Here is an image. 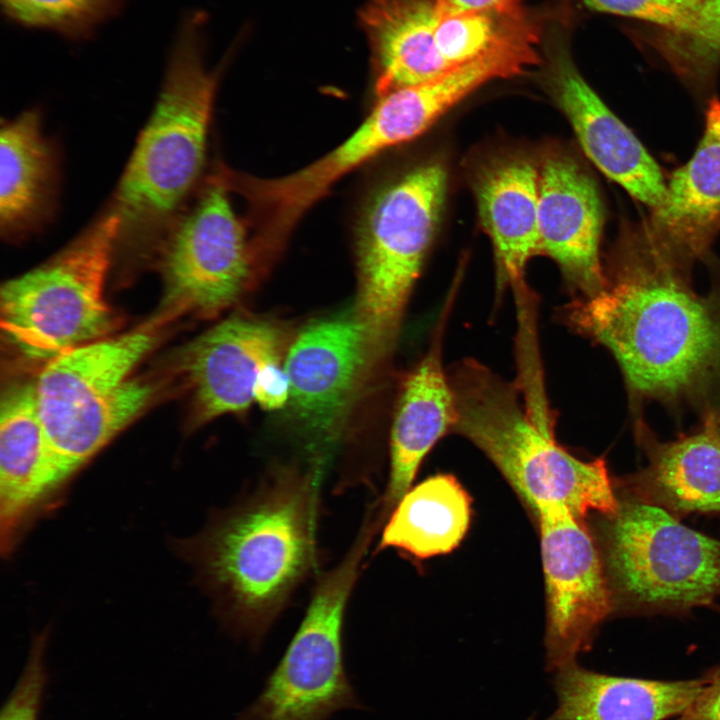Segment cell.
I'll use <instances>...</instances> for the list:
<instances>
[{
  "label": "cell",
  "instance_id": "cell-21",
  "mask_svg": "<svg viewBox=\"0 0 720 720\" xmlns=\"http://www.w3.org/2000/svg\"><path fill=\"white\" fill-rule=\"evenodd\" d=\"M644 440L648 464L621 480L626 496L676 517L720 514V433L711 424L670 442Z\"/></svg>",
  "mask_w": 720,
  "mask_h": 720
},
{
  "label": "cell",
  "instance_id": "cell-10",
  "mask_svg": "<svg viewBox=\"0 0 720 720\" xmlns=\"http://www.w3.org/2000/svg\"><path fill=\"white\" fill-rule=\"evenodd\" d=\"M447 187L438 163L418 167L383 187L357 234V314L379 353L390 348L432 242Z\"/></svg>",
  "mask_w": 720,
  "mask_h": 720
},
{
  "label": "cell",
  "instance_id": "cell-33",
  "mask_svg": "<svg viewBox=\"0 0 720 720\" xmlns=\"http://www.w3.org/2000/svg\"><path fill=\"white\" fill-rule=\"evenodd\" d=\"M705 421L711 424L720 433V409L709 413Z\"/></svg>",
  "mask_w": 720,
  "mask_h": 720
},
{
  "label": "cell",
  "instance_id": "cell-12",
  "mask_svg": "<svg viewBox=\"0 0 720 720\" xmlns=\"http://www.w3.org/2000/svg\"><path fill=\"white\" fill-rule=\"evenodd\" d=\"M375 351L378 354L357 312L313 322L287 350L288 402L308 438L313 463L322 468L339 441Z\"/></svg>",
  "mask_w": 720,
  "mask_h": 720
},
{
  "label": "cell",
  "instance_id": "cell-17",
  "mask_svg": "<svg viewBox=\"0 0 720 720\" xmlns=\"http://www.w3.org/2000/svg\"><path fill=\"white\" fill-rule=\"evenodd\" d=\"M554 72L555 96L588 158L650 211L658 208L667 181L655 159L567 56L557 57Z\"/></svg>",
  "mask_w": 720,
  "mask_h": 720
},
{
  "label": "cell",
  "instance_id": "cell-26",
  "mask_svg": "<svg viewBox=\"0 0 720 720\" xmlns=\"http://www.w3.org/2000/svg\"><path fill=\"white\" fill-rule=\"evenodd\" d=\"M666 40L664 55L696 92L706 96L720 62V0H702L692 31Z\"/></svg>",
  "mask_w": 720,
  "mask_h": 720
},
{
  "label": "cell",
  "instance_id": "cell-30",
  "mask_svg": "<svg viewBox=\"0 0 720 720\" xmlns=\"http://www.w3.org/2000/svg\"><path fill=\"white\" fill-rule=\"evenodd\" d=\"M703 687L695 700L671 720H720V664L703 675Z\"/></svg>",
  "mask_w": 720,
  "mask_h": 720
},
{
  "label": "cell",
  "instance_id": "cell-18",
  "mask_svg": "<svg viewBox=\"0 0 720 720\" xmlns=\"http://www.w3.org/2000/svg\"><path fill=\"white\" fill-rule=\"evenodd\" d=\"M433 343L404 379L394 410L390 434V469L386 488L372 509L384 525L411 488L418 469L437 441L452 431L456 411L452 386L441 351L445 315Z\"/></svg>",
  "mask_w": 720,
  "mask_h": 720
},
{
  "label": "cell",
  "instance_id": "cell-24",
  "mask_svg": "<svg viewBox=\"0 0 720 720\" xmlns=\"http://www.w3.org/2000/svg\"><path fill=\"white\" fill-rule=\"evenodd\" d=\"M376 66V94L417 85L451 69L440 56L434 0H368L360 12Z\"/></svg>",
  "mask_w": 720,
  "mask_h": 720
},
{
  "label": "cell",
  "instance_id": "cell-4",
  "mask_svg": "<svg viewBox=\"0 0 720 720\" xmlns=\"http://www.w3.org/2000/svg\"><path fill=\"white\" fill-rule=\"evenodd\" d=\"M449 375L456 417L452 428L496 466L537 517L566 509L577 518L613 515L619 508L603 458L583 461L554 440L545 420L532 417L515 385L473 359Z\"/></svg>",
  "mask_w": 720,
  "mask_h": 720
},
{
  "label": "cell",
  "instance_id": "cell-23",
  "mask_svg": "<svg viewBox=\"0 0 720 720\" xmlns=\"http://www.w3.org/2000/svg\"><path fill=\"white\" fill-rule=\"evenodd\" d=\"M479 216L493 243L497 280L521 285L529 260L540 255L539 170L523 159L501 160L477 178Z\"/></svg>",
  "mask_w": 720,
  "mask_h": 720
},
{
  "label": "cell",
  "instance_id": "cell-8",
  "mask_svg": "<svg viewBox=\"0 0 720 720\" xmlns=\"http://www.w3.org/2000/svg\"><path fill=\"white\" fill-rule=\"evenodd\" d=\"M378 98L366 119L343 143L293 173L257 178L224 168L220 171L226 187L249 204L256 224L251 242L261 260L279 252L302 216L340 178L385 150L416 138L454 106L451 92L438 80Z\"/></svg>",
  "mask_w": 720,
  "mask_h": 720
},
{
  "label": "cell",
  "instance_id": "cell-2",
  "mask_svg": "<svg viewBox=\"0 0 720 720\" xmlns=\"http://www.w3.org/2000/svg\"><path fill=\"white\" fill-rule=\"evenodd\" d=\"M323 470L279 467L219 514L193 559L232 631L257 646L317 563Z\"/></svg>",
  "mask_w": 720,
  "mask_h": 720
},
{
  "label": "cell",
  "instance_id": "cell-9",
  "mask_svg": "<svg viewBox=\"0 0 720 720\" xmlns=\"http://www.w3.org/2000/svg\"><path fill=\"white\" fill-rule=\"evenodd\" d=\"M377 526L365 519L344 557L323 573L286 651L255 699L235 720H327L363 708L347 676L346 607Z\"/></svg>",
  "mask_w": 720,
  "mask_h": 720
},
{
  "label": "cell",
  "instance_id": "cell-6",
  "mask_svg": "<svg viewBox=\"0 0 720 720\" xmlns=\"http://www.w3.org/2000/svg\"><path fill=\"white\" fill-rule=\"evenodd\" d=\"M157 340L151 327L92 341L44 364L34 382L38 412L55 458L81 468L130 423L153 395L129 378Z\"/></svg>",
  "mask_w": 720,
  "mask_h": 720
},
{
  "label": "cell",
  "instance_id": "cell-25",
  "mask_svg": "<svg viewBox=\"0 0 720 720\" xmlns=\"http://www.w3.org/2000/svg\"><path fill=\"white\" fill-rule=\"evenodd\" d=\"M471 521V498L450 474H437L411 487L382 529L377 551L393 548L416 559L455 549Z\"/></svg>",
  "mask_w": 720,
  "mask_h": 720
},
{
  "label": "cell",
  "instance_id": "cell-14",
  "mask_svg": "<svg viewBox=\"0 0 720 720\" xmlns=\"http://www.w3.org/2000/svg\"><path fill=\"white\" fill-rule=\"evenodd\" d=\"M286 333L278 324L233 316L187 345L182 369L192 392L197 421L245 411L257 378L267 365L285 361Z\"/></svg>",
  "mask_w": 720,
  "mask_h": 720
},
{
  "label": "cell",
  "instance_id": "cell-20",
  "mask_svg": "<svg viewBox=\"0 0 720 720\" xmlns=\"http://www.w3.org/2000/svg\"><path fill=\"white\" fill-rule=\"evenodd\" d=\"M558 705L545 720H671L700 693L704 678L653 680L612 676L572 662L556 669Z\"/></svg>",
  "mask_w": 720,
  "mask_h": 720
},
{
  "label": "cell",
  "instance_id": "cell-7",
  "mask_svg": "<svg viewBox=\"0 0 720 720\" xmlns=\"http://www.w3.org/2000/svg\"><path fill=\"white\" fill-rule=\"evenodd\" d=\"M619 502L601 528L614 609L681 613L720 597V540L659 506L626 495Z\"/></svg>",
  "mask_w": 720,
  "mask_h": 720
},
{
  "label": "cell",
  "instance_id": "cell-32",
  "mask_svg": "<svg viewBox=\"0 0 720 720\" xmlns=\"http://www.w3.org/2000/svg\"><path fill=\"white\" fill-rule=\"evenodd\" d=\"M523 0H434L440 19L470 12L507 10L522 5Z\"/></svg>",
  "mask_w": 720,
  "mask_h": 720
},
{
  "label": "cell",
  "instance_id": "cell-28",
  "mask_svg": "<svg viewBox=\"0 0 720 720\" xmlns=\"http://www.w3.org/2000/svg\"><path fill=\"white\" fill-rule=\"evenodd\" d=\"M589 8L631 17L664 28L673 35L692 31L702 0H582Z\"/></svg>",
  "mask_w": 720,
  "mask_h": 720
},
{
  "label": "cell",
  "instance_id": "cell-1",
  "mask_svg": "<svg viewBox=\"0 0 720 720\" xmlns=\"http://www.w3.org/2000/svg\"><path fill=\"white\" fill-rule=\"evenodd\" d=\"M690 266L644 220L623 223L605 288L564 312L572 328L613 354L639 397L690 395L720 375V298L692 290Z\"/></svg>",
  "mask_w": 720,
  "mask_h": 720
},
{
  "label": "cell",
  "instance_id": "cell-19",
  "mask_svg": "<svg viewBox=\"0 0 720 720\" xmlns=\"http://www.w3.org/2000/svg\"><path fill=\"white\" fill-rule=\"evenodd\" d=\"M652 236L692 265L720 231V100L711 98L692 157L673 172L662 204L644 219Z\"/></svg>",
  "mask_w": 720,
  "mask_h": 720
},
{
  "label": "cell",
  "instance_id": "cell-13",
  "mask_svg": "<svg viewBox=\"0 0 720 720\" xmlns=\"http://www.w3.org/2000/svg\"><path fill=\"white\" fill-rule=\"evenodd\" d=\"M536 518L547 604V666L555 671L591 647L614 604L600 549L582 519L566 509Z\"/></svg>",
  "mask_w": 720,
  "mask_h": 720
},
{
  "label": "cell",
  "instance_id": "cell-3",
  "mask_svg": "<svg viewBox=\"0 0 720 720\" xmlns=\"http://www.w3.org/2000/svg\"><path fill=\"white\" fill-rule=\"evenodd\" d=\"M196 23L183 27L154 109L108 206L119 248L155 253L203 170L216 77L202 60Z\"/></svg>",
  "mask_w": 720,
  "mask_h": 720
},
{
  "label": "cell",
  "instance_id": "cell-11",
  "mask_svg": "<svg viewBox=\"0 0 720 720\" xmlns=\"http://www.w3.org/2000/svg\"><path fill=\"white\" fill-rule=\"evenodd\" d=\"M228 192L213 176L158 246L166 314L215 316L238 300L255 275L252 243Z\"/></svg>",
  "mask_w": 720,
  "mask_h": 720
},
{
  "label": "cell",
  "instance_id": "cell-5",
  "mask_svg": "<svg viewBox=\"0 0 720 720\" xmlns=\"http://www.w3.org/2000/svg\"><path fill=\"white\" fill-rule=\"evenodd\" d=\"M118 228L107 207L55 256L3 284L1 330L14 352L45 364L113 332L117 320L105 284Z\"/></svg>",
  "mask_w": 720,
  "mask_h": 720
},
{
  "label": "cell",
  "instance_id": "cell-22",
  "mask_svg": "<svg viewBox=\"0 0 720 720\" xmlns=\"http://www.w3.org/2000/svg\"><path fill=\"white\" fill-rule=\"evenodd\" d=\"M58 161L43 134L40 113L29 110L3 121L0 133V228L9 240L43 225L56 201Z\"/></svg>",
  "mask_w": 720,
  "mask_h": 720
},
{
  "label": "cell",
  "instance_id": "cell-15",
  "mask_svg": "<svg viewBox=\"0 0 720 720\" xmlns=\"http://www.w3.org/2000/svg\"><path fill=\"white\" fill-rule=\"evenodd\" d=\"M604 208L593 178L573 159L548 157L539 169L538 230L541 253L587 298L607 283L600 259Z\"/></svg>",
  "mask_w": 720,
  "mask_h": 720
},
{
  "label": "cell",
  "instance_id": "cell-31",
  "mask_svg": "<svg viewBox=\"0 0 720 720\" xmlns=\"http://www.w3.org/2000/svg\"><path fill=\"white\" fill-rule=\"evenodd\" d=\"M254 399L265 409H278L289 400V382L283 362L267 365L260 372Z\"/></svg>",
  "mask_w": 720,
  "mask_h": 720
},
{
  "label": "cell",
  "instance_id": "cell-29",
  "mask_svg": "<svg viewBox=\"0 0 720 720\" xmlns=\"http://www.w3.org/2000/svg\"><path fill=\"white\" fill-rule=\"evenodd\" d=\"M46 642V632L34 638L24 670L2 708L0 720H39L47 684L44 664Z\"/></svg>",
  "mask_w": 720,
  "mask_h": 720
},
{
  "label": "cell",
  "instance_id": "cell-27",
  "mask_svg": "<svg viewBox=\"0 0 720 720\" xmlns=\"http://www.w3.org/2000/svg\"><path fill=\"white\" fill-rule=\"evenodd\" d=\"M125 0H1L6 14L29 27L82 37L114 15Z\"/></svg>",
  "mask_w": 720,
  "mask_h": 720
},
{
  "label": "cell",
  "instance_id": "cell-16",
  "mask_svg": "<svg viewBox=\"0 0 720 720\" xmlns=\"http://www.w3.org/2000/svg\"><path fill=\"white\" fill-rule=\"evenodd\" d=\"M40 418L33 383L3 392L0 405V544L15 549L32 518L65 485Z\"/></svg>",
  "mask_w": 720,
  "mask_h": 720
}]
</instances>
